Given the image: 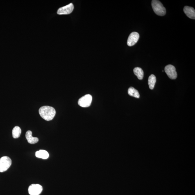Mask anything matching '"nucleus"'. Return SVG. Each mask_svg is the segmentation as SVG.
Masks as SVG:
<instances>
[{
  "label": "nucleus",
  "instance_id": "7",
  "mask_svg": "<svg viewBox=\"0 0 195 195\" xmlns=\"http://www.w3.org/2000/svg\"><path fill=\"white\" fill-rule=\"evenodd\" d=\"M73 9L74 6L72 3H70L67 6L59 8L57 11V14L60 15H68L71 13Z\"/></svg>",
  "mask_w": 195,
  "mask_h": 195
},
{
  "label": "nucleus",
  "instance_id": "4",
  "mask_svg": "<svg viewBox=\"0 0 195 195\" xmlns=\"http://www.w3.org/2000/svg\"><path fill=\"white\" fill-rule=\"evenodd\" d=\"M92 101V96L90 94H87L78 100V104L81 107H89L90 106Z\"/></svg>",
  "mask_w": 195,
  "mask_h": 195
},
{
  "label": "nucleus",
  "instance_id": "9",
  "mask_svg": "<svg viewBox=\"0 0 195 195\" xmlns=\"http://www.w3.org/2000/svg\"><path fill=\"white\" fill-rule=\"evenodd\" d=\"M184 11L186 15L191 19H195V10L192 7L186 6L184 8Z\"/></svg>",
  "mask_w": 195,
  "mask_h": 195
},
{
  "label": "nucleus",
  "instance_id": "11",
  "mask_svg": "<svg viewBox=\"0 0 195 195\" xmlns=\"http://www.w3.org/2000/svg\"><path fill=\"white\" fill-rule=\"evenodd\" d=\"M35 156L38 158L47 159L49 158V154L46 150H40L36 152Z\"/></svg>",
  "mask_w": 195,
  "mask_h": 195
},
{
  "label": "nucleus",
  "instance_id": "14",
  "mask_svg": "<svg viewBox=\"0 0 195 195\" xmlns=\"http://www.w3.org/2000/svg\"><path fill=\"white\" fill-rule=\"evenodd\" d=\"M128 94L130 96H133L135 98H138L140 96L138 91L132 87H130L129 88Z\"/></svg>",
  "mask_w": 195,
  "mask_h": 195
},
{
  "label": "nucleus",
  "instance_id": "10",
  "mask_svg": "<svg viewBox=\"0 0 195 195\" xmlns=\"http://www.w3.org/2000/svg\"><path fill=\"white\" fill-rule=\"evenodd\" d=\"M26 138L28 143L33 144L38 142L39 139L37 137H32V132L30 130L27 131L26 135Z\"/></svg>",
  "mask_w": 195,
  "mask_h": 195
},
{
  "label": "nucleus",
  "instance_id": "2",
  "mask_svg": "<svg viewBox=\"0 0 195 195\" xmlns=\"http://www.w3.org/2000/svg\"><path fill=\"white\" fill-rule=\"evenodd\" d=\"M151 5L154 11L157 15L163 16L166 14V9L160 2L158 0L152 1Z\"/></svg>",
  "mask_w": 195,
  "mask_h": 195
},
{
  "label": "nucleus",
  "instance_id": "15",
  "mask_svg": "<svg viewBox=\"0 0 195 195\" xmlns=\"http://www.w3.org/2000/svg\"><path fill=\"white\" fill-rule=\"evenodd\" d=\"M21 133V128L18 126H16L12 130V136L14 139L18 138L20 136Z\"/></svg>",
  "mask_w": 195,
  "mask_h": 195
},
{
  "label": "nucleus",
  "instance_id": "8",
  "mask_svg": "<svg viewBox=\"0 0 195 195\" xmlns=\"http://www.w3.org/2000/svg\"><path fill=\"white\" fill-rule=\"evenodd\" d=\"M139 35L137 32H132L128 37L127 45L129 46H132L135 45L139 40Z\"/></svg>",
  "mask_w": 195,
  "mask_h": 195
},
{
  "label": "nucleus",
  "instance_id": "12",
  "mask_svg": "<svg viewBox=\"0 0 195 195\" xmlns=\"http://www.w3.org/2000/svg\"><path fill=\"white\" fill-rule=\"evenodd\" d=\"M133 72L134 74L137 76L139 80L143 79L144 76V72L142 69L138 67H136L134 69Z\"/></svg>",
  "mask_w": 195,
  "mask_h": 195
},
{
  "label": "nucleus",
  "instance_id": "5",
  "mask_svg": "<svg viewBox=\"0 0 195 195\" xmlns=\"http://www.w3.org/2000/svg\"><path fill=\"white\" fill-rule=\"evenodd\" d=\"M165 72L168 77L172 80H175L177 78V73L176 68L173 65L169 64L166 66L164 69Z\"/></svg>",
  "mask_w": 195,
  "mask_h": 195
},
{
  "label": "nucleus",
  "instance_id": "1",
  "mask_svg": "<svg viewBox=\"0 0 195 195\" xmlns=\"http://www.w3.org/2000/svg\"><path fill=\"white\" fill-rule=\"evenodd\" d=\"M39 113L43 119L49 121L53 120L56 114V111L52 107L43 106L39 109Z\"/></svg>",
  "mask_w": 195,
  "mask_h": 195
},
{
  "label": "nucleus",
  "instance_id": "6",
  "mask_svg": "<svg viewBox=\"0 0 195 195\" xmlns=\"http://www.w3.org/2000/svg\"><path fill=\"white\" fill-rule=\"evenodd\" d=\"M42 186L38 184H33L28 188V192L30 195H39L42 191Z\"/></svg>",
  "mask_w": 195,
  "mask_h": 195
},
{
  "label": "nucleus",
  "instance_id": "13",
  "mask_svg": "<svg viewBox=\"0 0 195 195\" xmlns=\"http://www.w3.org/2000/svg\"><path fill=\"white\" fill-rule=\"evenodd\" d=\"M156 81V78L154 75H150L148 79V84L150 89L151 90H153Z\"/></svg>",
  "mask_w": 195,
  "mask_h": 195
},
{
  "label": "nucleus",
  "instance_id": "3",
  "mask_svg": "<svg viewBox=\"0 0 195 195\" xmlns=\"http://www.w3.org/2000/svg\"><path fill=\"white\" fill-rule=\"evenodd\" d=\"M12 164V160L9 157L4 156L0 159V172L8 170Z\"/></svg>",
  "mask_w": 195,
  "mask_h": 195
}]
</instances>
